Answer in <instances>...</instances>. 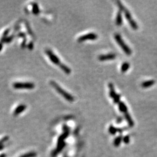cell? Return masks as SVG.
Wrapping results in <instances>:
<instances>
[{
	"label": "cell",
	"mask_w": 157,
	"mask_h": 157,
	"mask_svg": "<svg viewBox=\"0 0 157 157\" xmlns=\"http://www.w3.org/2000/svg\"><path fill=\"white\" fill-rule=\"evenodd\" d=\"M26 105H24V104H21V105H18V106L16 108L15 111H14V115H15V116H16V115L21 114L23 111H24L26 109Z\"/></svg>",
	"instance_id": "cell-8"
},
{
	"label": "cell",
	"mask_w": 157,
	"mask_h": 157,
	"mask_svg": "<svg viewBox=\"0 0 157 157\" xmlns=\"http://www.w3.org/2000/svg\"><path fill=\"white\" fill-rule=\"evenodd\" d=\"M50 85L56 90L57 91H58V93L61 94V95H62V96L64 97V98H65V99H66L67 101H69V102H73V101L75 100V98H74L73 97L71 94H69L68 92H66V91H65L64 89H62L55 82H54V81H51Z\"/></svg>",
	"instance_id": "cell-1"
},
{
	"label": "cell",
	"mask_w": 157,
	"mask_h": 157,
	"mask_svg": "<svg viewBox=\"0 0 157 157\" xmlns=\"http://www.w3.org/2000/svg\"><path fill=\"white\" fill-rule=\"evenodd\" d=\"M45 53L47 54V55L49 57L50 59L51 60V61L53 63V64H55V65H58V66H59V65H61V63L60 62V59H59V58H58L55 54H54L50 50H45Z\"/></svg>",
	"instance_id": "cell-5"
},
{
	"label": "cell",
	"mask_w": 157,
	"mask_h": 157,
	"mask_svg": "<svg viewBox=\"0 0 157 157\" xmlns=\"http://www.w3.org/2000/svg\"><path fill=\"white\" fill-rule=\"evenodd\" d=\"M3 148H4L3 145H0V150H1L3 149Z\"/></svg>",
	"instance_id": "cell-29"
},
{
	"label": "cell",
	"mask_w": 157,
	"mask_h": 157,
	"mask_svg": "<svg viewBox=\"0 0 157 157\" xmlns=\"http://www.w3.org/2000/svg\"><path fill=\"white\" fill-rule=\"evenodd\" d=\"M59 66L60 67V68H61V69L65 73L70 74L71 73V69H70L69 67H68L66 65H65V64L61 63V64Z\"/></svg>",
	"instance_id": "cell-14"
},
{
	"label": "cell",
	"mask_w": 157,
	"mask_h": 157,
	"mask_svg": "<svg viewBox=\"0 0 157 157\" xmlns=\"http://www.w3.org/2000/svg\"><path fill=\"white\" fill-rule=\"evenodd\" d=\"M2 48H3V44L2 43H0V51L2 50Z\"/></svg>",
	"instance_id": "cell-28"
},
{
	"label": "cell",
	"mask_w": 157,
	"mask_h": 157,
	"mask_svg": "<svg viewBox=\"0 0 157 157\" xmlns=\"http://www.w3.org/2000/svg\"><path fill=\"white\" fill-rule=\"evenodd\" d=\"M130 67V64L128 62H125L122 64V66H121V72H125L129 69Z\"/></svg>",
	"instance_id": "cell-17"
},
{
	"label": "cell",
	"mask_w": 157,
	"mask_h": 157,
	"mask_svg": "<svg viewBox=\"0 0 157 157\" xmlns=\"http://www.w3.org/2000/svg\"><path fill=\"white\" fill-rule=\"evenodd\" d=\"M109 131L110 132V133L111 134H115V133H116L117 131H118V129H116V128H115L114 127L112 126H111L109 127Z\"/></svg>",
	"instance_id": "cell-21"
},
{
	"label": "cell",
	"mask_w": 157,
	"mask_h": 157,
	"mask_svg": "<svg viewBox=\"0 0 157 157\" xmlns=\"http://www.w3.org/2000/svg\"><path fill=\"white\" fill-rule=\"evenodd\" d=\"M155 82L153 80H150L148 81H145V82H143L142 84H141V86L143 88H147L149 87L152 86H153L154 84H155Z\"/></svg>",
	"instance_id": "cell-9"
},
{
	"label": "cell",
	"mask_w": 157,
	"mask_h": 157,
	"mask_svg": "<svg viewBox=\"0 0 157 157\" xmlns=\"http://www.w3.org/2000/svg\"><path fill=\"white\" fill-rule=\"evenodd\" d=\"M98 38V36L95 33H91L87 34V35L82 36L80 37H78V42H83V41L88 40H96Z\"/></svg>",
	"instance_id": "cell-6"
},
{
	"label": "cell",
	"mask_w": 157,
	"mask_h": 157,
	"mask_svg": "<svg viewBox=\"0 0 157 157\" xmlns=\"http://www.w3.org/2000/svg\"><path fill=\"white\" fill-rule=\"evenodd\" d=\"M124 142L126 143H129V136H126L125 138H124V140H123Z\"/></svg>",
	"instance_id": "cell-26"
},
{
	"label": "cell",
	"mask_w": 157,
	"mask_h": 157,
	"mask_svg": "<svg viewBox=\"0 0 157 157\" xmlns=\"http://www.w3.org/2000/svg\"><path fill=\"white\" fill-rule=\"evenodd\" d=\"M65 143H64L62 144H61V145H59V146L57 147V149L55 150L53 152H52V157H55V156H56V155L58 153H59L60 151H61L62 150V149L64 148V147H65Z\"/></svg>",
	"instance_id": "cell-13"
},
{
	"label": "cell",
	"mask_w": 157,
	"mask_h": 157,
	"mask_svg": "<svg viewBox=\"0 0 157 157\" xmlns=\"http://www.w3.org/2000/svg\"><path fill=\"white\" fill-rule=\"evenodd\" d=\"M6 157V155H5V154H2V155H0V157Z\"/></svg>",
	"instance_id": "cell-30"
},
{
	"label": "cell",
	"mask_w": 157,
	"mask_h": 157,
	"mask_svg": "<svg viewBox=\"0 0 157 157\" xmlns=\"http://www.w3.org/2000/svg\"><path fill=\"white\" fill-rule=\"evenodd\" d=\"M32 11L33 13L36 15H38V14L40 13V10H39V7H38V5L36 3V2H34L32 5Z\"/></svg>",
	"instance_id": "cell-15"
},
{
	"label": "cell",
	"mask_w": 157,
	"mask_h": 157,
	"mask_svg": "<svg viewBox=\"0 0 157 157\" xmlns=\"http://www.w3.org/2000/svg\"><path fill=\"white\" fill-rule=\"evenodd\" d=\"M118 105H119V109L121 112H123L124 114L128 112V107L123 102H119Z\"/></svg>",
	"instance_id": "cell-12"
},
{
	"label": "cell",
	"mask_w": 157,
	"mask_h": 157,
	"mask_svg": "<svg viewBox=\"0 0 157 157\" xmlns=\"http://www.w3.org/2000/svg\"><path fill=\"white\" fill-rule=\"evenodd\" d=\"M36 156V152H30L24 154V155H22V156H21L20 157H35Z\"/></svg>",
	"instance_id": "cell-19"
},
{
	"label": "cell",
	"mask_w": 157,
	"mask_h": 157,
	"mask_svg": "<svg viewBox=\"0 0 157 157\" xmlns=\"http://www.w3.org/2000/svg\"><path fill=\"white\" fill-rule=\"evenodd\" d=\"M13 38H14V36H11L7 37L5 38H4V39H1V41L2 43H10L11 41L12 40Z\"/></svg>",
	"instance_id": "cell-18"
},
{
	"label": "cell",
	"mask_w": 157,
	"mask_h": 157,
	"mask_svg": "<svg viewBox=\"0 0 157 157\" xmlns=\"http://www.w3.org/2000/svg\"><path fill=\"white\" fill-rule=\"evenodd\" d=\"M120 98H121V95L119 94H116L115 97L114 98V102L115 104H119L120 102Z\"/></svg>",
	"instance_id": "cell-20"
},
{
	"label": "cell",
	"mask_w": 157,
	"mask_h": 157,
	"mask_svg": "<svg viewBox=\"0 0 157 157\" xmlns=\"http://www.w3.org/2000/svg\"><path fill=\"white\" fill-rule=\"evenodd\" d=\"M125 116L126 119L127 121H128V123H129L130 126H132V127L133 126L134 122H133V121L132 118H131L130 115H129L128 112H126V113L125 114Z\"/></svg>",
	"instance_id": "cell-16"
},
{
	"label": "cell",
	"mask_w": 157,
	"mask_h": 157,
	"mask_svg": "<svg viewBox=\"0 0 157 157\" xmlns=\"http://www.w3.org/2000/svg\"><path fill=\"white\" fill-rule=\"evenodd\" d=\"M13 87L15 89L31 90L35 87V85L31 82H16L13 84Z\"/></svg>",
	"instance_id": "cell-2"
},
{
	"label": "cell",
	"mask_w": 157,
	"mask_h": 157,
	"mask_svg": "<svg viewBox=\"0 0 157 157\" xmlns=\"http://www.w3.org/2000/svg\"><path fill=\"white\" fill-rule=\"evenodd\" d=\"M121 140H122L121 137H119L116 138V140H115V144L116 146H117V145H119L120 143H121Z\"/></svg>",
	"instance_id": "cell-23"
},
{
	"label": "cell",
	"mask_w": 157,
	"mask_h": 157,
	"mask_svg": "<svg viewBox=\"0 0 157 157\" xmlns=\"http://www.w3.org/2000/svg\"><path fill=\"white\" fill-rule=\"evenodd\" d=\"M33 46H34L33 43L32 42L30 43L29 44V45H28V48H29V49H30V50H32L33 48Z\"/></svg>",
	"instance_id": "cell-25"
},
{
	"label": "cell",
	"mask_w": 157,
	"mask_h": 157,
	"mask_svg": "<svg viewBox=\"0 0 157 157\" xmlns=\"http://www.w3.org/2000/svg\"><path fill=\"white\" fill-rule=\"evenodd\" d=\"M18 36L20 37H25L26 35L24 33H19V35H18Z\"/></svg>",
	"instance_id": "cell-27"
},
{
	"label": "cell",
	"mask_w": 157,
	"mask_h": 157,
	"mask_svg": "<svg viewBox=\"0 0 157 157\" xmlns=\"http://www.w3.org/2000/svg\"><path fill=\"white\" fill-rule=\"evenodd\" d=\"M9 30H10L9 29H7L6 30L4 31L3 35H2V38H1V39H4V38H5L6 37H7V36H8V33H9Z\"/></svg>",
	"instance_id": "cell-22"
},
{
	"label": "cell",
	"mask_w": 157,
	"mask_h": 157,
	"mask_svg": "<svg viewBox=\"0 0 157 157\" xmlns=\"http://www.w3.org/2000/svg\"><path fill=\"white\" fill-rule=\"evenodd\" d=\"M115 40H116L117 43L119 44L120 47L122 48L123 50L124 51V52H125L127 55H129L132 54V50H131L129 47L125 43V42H124L123 40L122 39V38H121V36L118 35V34H116V35H115Z\"/></svg>",
	"instance_id": "cell-3"
},
{
	"label": "cell",
	"mask_w": 157,
	"mask_h": 157,
	"mask_svg": "<svg viewBox=\"0 0 157 157\" xmlns=\"http://www.w3.org/2000/svg\"><path fill=\"white\" fill-rule=\"evenodd\" d=\"M123 12L125 13V16L126 18V19L128 21V22H129L130 25L131 26V27H132L134 30H137L138 29L137 24V23L133 19L132 15H131L130 13L129 12V11L125 8V9H124Z\"/></svg>",
	"instance_id": "cell-4"
},
{
	"label": "cell",
	"mask_w": 157,
	"mask_h": 157,
	"mask_svg": "<svg viewBox=\"0 0 157 157\" xmlns=\"http://www.w3.org/2000/svg\"><path fill=\"white\" fill-rule=\"evenodd\" d=\"M116 55L115 54H108L106 55H101L98 57V59L101 61H106V60L114 59L116 58Z\"/></svg>",
	"instance_id": "cell-7"
},
{
	"label": "cell",
	"mask_w": 157,
	"mask_h": 157,
	"mask_svg": "<svg viewBox=\"0 0 157 157\" xmlns=\"http://www.w3.org/2000/svg\"><path fill=\"white\" fill-rule=\"evenodd\" d=\"M8 136H6V137H4L2 140H0V145H3L4 143L8 140Z\"/></svg>",
	"instance_id": "cell-24"
},
{
	"label": "cell",
	"mask_w": 157,
	"mask_h": 157,
	"mask_svg": "<svg viewBox=\"0 0 157 157\" xmlns=\"http://www.w3.org/2000/svg\"><path fill=\"white\" fill-rule=\"evenodd\" d=\"M108 86H109V87L110 88V91H109L110 97L114 99V98L115 97V96L116 95V92H115V89H114V85L112 83H110L109 85H108Z\"/></svg>",
	"instance_id": "cell-10"
},
{
	"label": "cell",
	"mask_w": 157,
	"mask_h": 157,
	"mask_svg": "<svg viewBox=\"0 0 157 157\" xmlns=\"http://www.w3.org/2000/svg\"><path fill=\"white\" fill-rule=\"evenodd\" d=\"M122 13H121V11H120L118 12L116 15V25L118 26H121L122 25Z\"/></svg>",
	"instance_id": "cell-11"
}]
</instances>
